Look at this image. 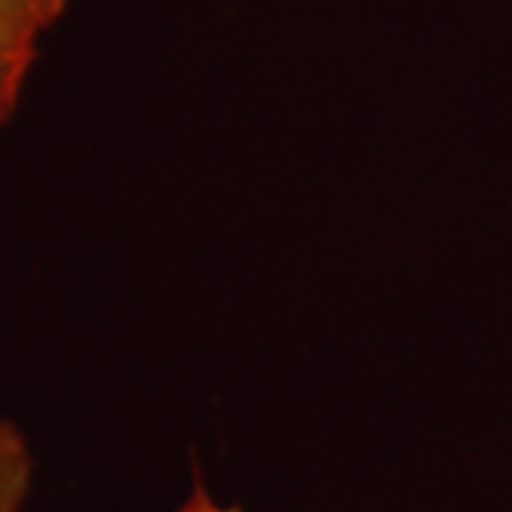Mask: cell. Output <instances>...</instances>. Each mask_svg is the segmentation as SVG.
I'll list each match as a JSON object with an SVG mask.
<instances>
[{
    "label": "cell",
    "instance_id": "7a4b0ae2",
    "mask_svg": "<svg viewBox=\"0 0 512 512\" xmlns=\"http://www.w3.org/2000/svg\"><path fill=\"white\" fill-rule=\"evenodd\" d=\"M35 478L29 441L12 421L0 419V512H23Z\"/></svg>",
    "mask_w": 512,
    "mask_h": 512
},
{
    "label": "cell",
    "instance_id": "6da1fadb",
    "mask_svg": "<svg viewBox=\"0 0 512 512\" xmlns=\"http://www.w3.org/2000/svg\"><path fill=\"white\" fill-rule=\"evenodd\" d=\"M66 6L69 0H0V128L18 111L40 40Z\"/></svg>",
    "mask_w": 512,
    "mask_h": 512
},
{
    "label": "cell",
    "instance_id": "3957f363",
    "mask_svg": "<svg viewBox=\"0 0 512 512\" xmlns=\"http://www.w3.org/2000/svg\"><path fill=\"white\" fill-rule=\"evenodd\" d=\"M174 512H242V510H239V507H222L220 501H214V495L205 490L202 478L194 473V487H191V493H188V498H185L183 504H180Z\"/></svg>",
    "mask_w": 512,
    "mask_h": 512
}]
</instances>
